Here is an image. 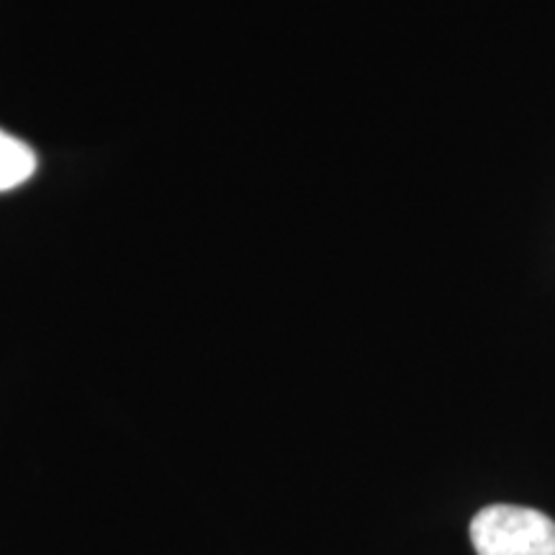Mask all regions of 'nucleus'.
<instances>
[{"label":"nucleus","mask_w":555,"mask_h":555,"mask_svg":"<svg viewBox=\"0 0 555 555\" xmlns=\"http://www.w3.org/2000/svg\"><path fill=\"white\" fill-rule=\"evenodd\" d=\"M37 170V155L18 137L0 129V193L18 189Z\"/></svg>","instance_id":"nucleus-2"},{"label":"nucleus","mask_w":555,"mask_h":555,"mask_svg":"<svg viewBox=\"0 0 555 555\" xmlns=\"http://www.w3.org/2000/svg\"><path fill=\"white\" fill-rule=\"evenodd\" d=\"M478 555H555V522L530 506L494 504L470 522Z\"/></svg>","instance_id":"nucleus-1"}]
</instances>
